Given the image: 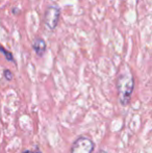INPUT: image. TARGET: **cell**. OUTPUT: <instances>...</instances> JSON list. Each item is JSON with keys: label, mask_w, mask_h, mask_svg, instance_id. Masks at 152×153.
<instances>
[{"label": "cell", "mask_w": 152, "mask_h": 153, "mask_svg": "<svg viewBox=\"0 0 152 153\" xmlns=\"http://www.w3.org/2000/svg\"><path fill=\"white\" fill-rule=\"evenodd\" d=\"M20 13H21V10H19V8H17V7L13 8V14H14V15H19Z\"/></svg>", "instance_id": "obj_7"}, {"label": "cell", "mask_w": 152, "mask_h": 153, "mask_svg": "<svg viewBox=\"0 0 152 153\" xmlns=\"http://www.w3.org/2000/svg\"><path fill=\"white\" fill-rule=\"evenodd\" d=\"M33 153H43L42 151H41V150L40 149H39V148L37 147V148H36V151L35 152H33Z\"/></svg>", "instance_id": "obj_8"}, {"label": "cell", "mask_w": 152, "mask_h": 153, "mask_svg": "<svg viewBox=\"0 0 152 153\" xmlns=\"http://www.w3.org/2000/svg\"><path fill=\"white\" fill-rule=\"evenodd\" d=\"M97 153H108V152L104 151V150H99V151H98Z\"/></svg>", "instance_id": "obj_10"}, {"label": "cell", "mask_w": 152, "mask_h": 153, "mask_svg": "<svg viewBox=\"0 0 152 153\" xmlns=\"http://www.w3.org/2000/svg\"><path fill=\"white\" fill-rule=\"evenodd\" d=\"M61 17V8L56 5H49L44 14V23L50 30H54L59 24Z\"/></svg>", "instance_id": "obj_2"}, {"label": "cell", "mask_w": 152, "mask_h": 153, "mask_svg": "<svg viewBox=\"0 0 152 153\" xmlns=\"http://www.w3.org/2000/svg\"><path fill=\"white\" fill-rule=\"evenodd\" d=\"M0 52L3 53L4 57L6 59V61L15 62V59H14V55H13V53L10 52V51H7L3 46H1V45H0Z\"/></svg>", "instance_id": "obj_5"}, {"label": "cell", "mask_w": 152, "mask_h": 153, "mask_svg": "<svg viewBox=\"0 0 152 153\" xmlns=\"http://www.w3.org/2000/svg\"><path fill=\"white\" fill-rule=\"evenodd\" d=\"M95 143L90 137H79L74 141L71 147V153H93Z\"/></svg>", "instance_id": "obj_3"}, {"label": "cell", "mask_w": 152, "mask_h": 153, "mask_svg": "<svg viewBox=\"0 0 152 153\" xmlns=\"http://www.w3.org/2000/svg\"><path fill=\"white\" fill-rule=\"evenodd\" d=\"M22 153H33V151H30V150H24Z\"/></svg>", "instance_id": "obj_9"}, {"label": "cell", "mask_w": 152, "mask_h": 153, "mask_svg": "<svg viewBox=\"0 0 152 153\" xmlns=\"http://www.w3.org/2000/svg\"><path fill=\"white\" fill-rule=\"evenodd\" d=\"M46 42L42 38H37L33 43V48L39 57H42L44 55L45 51H46Z\"/></svg>", "instance_id": "obj_4"}, {"label": "cell", "mask_w": 152, "mask_h": 153, "mask_svg": "<svg viewBox=\"0 0 152 153\" xmlns=\"http://www.w3.org/2000/svg\"><path fill=\"white\" fill-rule=\"evenodd\" d=\"M3 76L7 81H12L13 78H14V74H13L12 71L8 70V69H5V70L3 71Z\"/></svg>", "instance_id": "obj_6"}, {"label": "cell", "mask_w": 152, "mask_h": 153, "mask_svg": "<svg viewBox=\"0 0 152 153\" xmlns=\"http://www.w3.org/2000/svg\"><path fill=\"white\" fill-rule=\"evenodd\" d=\"M134 90V78L130 73L123 72L117 78L118 98L121 105L126 106L129 104L132 93Z\"/></svg>", "instance_id": "obj_1"}]
</instances>
